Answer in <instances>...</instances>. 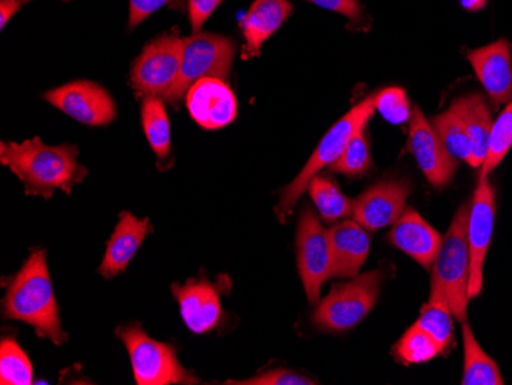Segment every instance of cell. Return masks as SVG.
Listing matches in <instances>:
<instances>
[{"mask_svg": "<svg viewBox=\"0 0 512 385\" xmlns=\"http://www.w3.org/2000/svg\"><path fill=\"white\" fill-rule=\"evenodd\" d=\"M0 162L19 177L28 195L43 198L53 197L57 189L71 194L88 174L77 160L76 146H48L39 137L22 143H2Z\"/></svg>", "mask_w": 512, "mask_h": 385, "instance_id": "6da1fadb", "label": "cell"}, {"mask_svg": "<svg viewBox=\"0 0 512 385\" xmlns=\"http://www.w3.org/2000/svg\"><path fill=\"white\" fill-rule=\"evenodd\" d=\"M4 315L10 320L30 324L37 336L51 339L56 346L68 341V335L60 326L59 306L42 249L31 252L27 263L8 280Z\"/></svg>", "mask_w": 512, "mask_h": 385, "instance_id": "7a4b0ae2", "label": "cell"}, {"mask_svg": "<svg viewBox=\"0 0 512 385\" xmlns=\"http://www.w3.org/2000/svg\"><path fill=\"white\" fill-rule=\"evenodd\" d=\"M470 205L460 206L434 258L430 301L442 303L460 323L468 320V284H470V249L468 220Z\"/></svg>", "mask_w": 512, "mask_h": 385, "instance_id": "3957f363", "label": "cell"}, {"mask_svg": "<svg viewBox=\"0 0 512 385\" xmlns=\"http://www.w3.org/2000/svg\"><path fill=\"white\" fill-rule=\"evenodd\" d=\"M375 109L376 94H373V96L367 97V99L358 103L355 108L350 109V111H348L341 120H338V122L333 125V128L324 135V139L321 140V143H319L318 148L313 152L312 157H310L304 169L299 172L298 177L281 192V197H279L278 205H276L275 208L279 220L286 223L293 206L296 205V201L301 198L304 191L309 188V183L312 181V178L316 177L319 171L324 169L325 166L333 165V163L344 154L348 143L352 142L353 137H355L361 129H365Z\"/></svg>", "mask_w": 512, "mask_h": 385, "instance_id": "277c9868", "label": "cell"}, {"mask_svg": "<svg viewBox=\"0 0 512 385\" xmlns=\"http://www.w3.org/2000/svg\"><path fill=\"white\" fill-rule=\"evenodd\" d=\"M117 336L128 349L138 385L197 384L198 379L181 366L175 350L149 338L138 324L119 327Z\"/></svg>", "mask_w": 512, "mask_h": 385, "instance_id": "5b68a950", "label": "cell"}, {"mask_svg": "<svg viewBox=\"0 0 512 385\" xmlns=\"http://www.w3.org/2000/svg\"><path fill=\"white\" fill-rule=\"evenodd\" d=\"M382 274L373 270L350 283L333 287L313 313V323L327 332H345L358 326L378 303Z\"/></svg>", "mask_w": 512, "mask_h": 385, "instance_id": "8992f818", "label": "cell"}, {"mask_svg": "<svg viewBox=\"0 0 512 385\" xmlns=\"http://www.w3.org/2000/svg\"><path fill=\"white\" fill-rule=\"evenodd\" d=\"M235 43L227 37L212 33H194L184 39L180 76L169 96V103H177L188 94L198 80L206 77L226 80L232 71Z\"/></svg>", "mask_w": 512, "mask_h": 385, "instance_id": "52a82bcc", "label": "cell"}, {"mask_svg": "<svg viewBox=\"0 0 512 385\" xmlns=\"http://www.w3.org/2000/svg\"><path fill=\"white\" fill-rule=\"evenodd\" d=\"M183 48L184 39L178 34H163L146 45L131 71V85L138 97L168 102L180 76Z\"/></svg>", "mask_w": 512, "mask_h": 385, "instance_id": "ba28073f", "label": "cell"}, {"mask_svg": "<svg viewBox=\"0 0 512 385\" xmlns=\"http://www.w3.org/2000/svg\"><path fill=\"white\" fill-rule=\"evenodd\" d=\"M298 269L310 304H316L325 280L332 278V247L329 231L322 228L315 212L304 209L296 234Z\"/></svg>", "mask_w": 512, "mask_h": 385, "instance_id": "9c48e42d", "label": "cell"}, {"mask_svg": "<svg viewBox=\"0 0 512 385\" xmlns=\"http://www.w3.org/2000/svg\"><path fill=\"white\" fill-rule=\"evenodd\" d=\"M494 189L488 178H479L476 194L471 201L468 220V249H470V284L468 298L479 297L483 286V263L491 244L496 217Z\"/></svg>", "mask_w": 512, "mask_h": 385, "instance_id": "30bf717a", "label": "cell"}, {"mask_svg": "<svg viewBox=\"0 0 512 385\" xmlns=\"http://www.w3.org/2000/svg\"><path fill=\"white\" fill-rule=\"evenodd\" d=\"M45 100L66 116L88 126L109 125L117 114L114 100L105 89L86 80L51 89L45 94Z\"/></svg>", "mask_w": 512, "mask_h": 385, "instance_id": "8fae6325", "label": "cell"}, {"mask_svg": "<svg viewBox=\"0 0 512 385\" xmlns=\"http://www.w3.org/2000/svg\"><path fill=\"white\" fill-rule=\"evenodd\" d=\"M408 149L434 188H445L453 180L457 169L456 158L447 151L436 129L427 122L417 106L411 111Z\"/></svg>", "mask_w": 512, "mask_h": 385, "instance_id": "7c38bea8", "label": "cell"}, {"mask_svg": "<svg viewBox=\"0 0 512 385\" xmlns=\"http://www.w3.org/2000/svg\"><path fill=\"white\" fill-rule=\"evenodd\" d=\"M477 79L486 89L491 105L500 111L512 100V59L511 43L506 39L477 48L468 53Z\"/></svg>", "mask_w": 512, "mask_h": 385, "instance_id": "4fadbf2b", "label": "cell"}, {"mask_svg": "<svg viewBox=\"0 0 512 385\" xmlns=\"http://www.w3.org/2000/svg\"><path fill=\"white\" fill-rule=\"evenodd\" d=\"M192 119L204 129H221L237 117V99L224 80L206 77L198 80L186 94Z\"/></svg>", "mask_w": 512, "mask_h": 385, "instance_id": "5bb4252c", "label": "cell"}, {"mask_svg": "<svg viewBox=\"0 0 512 385\" xmlns=\"http://www.w3.org/2000/svg\"><path fill=\"white\" fill-rule=\"evenodd\" d=\"M410 194L411 185L407 181H381L355 200L353 217L367 231H378L398 221Z\"/></svg>", "mask_w": 512, "mask_h": 385, "instance_id": "9a60e30c", "label": "cell"}, {"mask_svg": "<svg viewBox=\"0 0 512 385\" xmlns=\"http://www.w3.org/2000/svg\"><path fill=\"white\" fill-rule=\"evenodd\" d=\"M172 293L180 304L184 323L194 333H206L220 323V293L214 284L206 280H189L186 284H174Z\"/></svg>", "mask_w": 512, "mask_h": 385, "instance_id": "2e32d148", "label": "cell"}, {"mask_svg": "<svg viewBox=\"0 0 512 385\" xmlns=\"http://www.w3.org/2000/svg\"><path fill=\"white\" fill-rule=\"evenodd\" d=\"M388 240L422 267L430 269L439 252L442 235L414 209H407L394 223Z\"/></svg>", "mask_w": 512, "mask_h": 385, "instance_id": "e0dca14e", "label": "cell"}, {"mask_svg": "<svg viewBox=\"0 0 512 385\" xmlns=\"http://www.w3.org/2000/svg\"><path fill=\"white\" fill-rule=\"evenodd\" d=\"M332 277L356 278L370 251V235L358 221L335 224L329 231Z\"/></svg>", "mask_w": 512, "mask_h": 385, "instance_id": "ac0fdd59", "label": "cell"}, {"mask_svg": "<svg viewBox=\"0 0 512 385\" xmlns=\"http://www.w3.org/2000/svg\"><path fill=\"white\" fill-rule=\"evenodd\" d=\"M292 13L293 5L289 0H255L241 22L246 39L244 59L260 56L264 42L283 27Z\"/></svg>", "mask_w": 512, "mask_h": 385, "instance_id": "d6986e66", "label": "cell"}, {"mask_svg": "<svg viewBox=\"0 0 512 385\" xmlns=\"http://www.w3.org/2000/svg\"><path fill=\"white\" fill-rule=\"evenodd\" d=\"M149 232L151 224L148 218L140 220L129 212H122L119 224L106 246V254L99 269L100 274L105 278H114L125 272Z\"/></svg>", "mask_w": 512, "mask_h": 385, "instance_id": "ffe728a7", "label": "cell"}, {"mask_svg": "<svg viewBox=\"0 0 512 385\" xmlns=\"http://www.w3.org/2000/svg\"><path fill=\"white\" fill-rule=\"evenodd\" d=\"M451 109L465 123V128H467L468 135H470L473 151H471L468 165L473 166V168H482L494 123L490 108L486 105L485 97L479 93L468 94V96L457 99L451 105Z\"/></svg>", "mask_w": 512, "mask_h": 385, "instance_id": "44dd1931", "label": "cell"}, {"mask_svg": "<svg viewBox=\"0 0 512 385\" xmlns=\"http://www.w3.org/2000/svg\"><path fill=\"white\" fill-rule=\"evenodd\" d=\"M463 347H465V364H463V385H502L496 362L483 352L477 343L470 324L462 323Z\"/></svg>", "mask_w": 512, "mask_h": 385, "instance_id": "7402d4cb", "label": "cell"}, {"mask_svg": "<svg viewBox=\"0 0 512 385\" xmlns=\"http://www.w3.org/2000/svg\"><path fill=\"white\" fill-rule=\"evenodd\" d=\"M309 192L322 218L329 223L353 215L355 211V200L345 197L330 178L316 175L309 183Z\"/></svg>", "mask_w": 512, "mask_h": 385, "instance_id": "603a6c76", "label": "cell"}, {"mask_svg": "<svg viewBox=\"0 0 512 385\" xmlns=\"http://www.w3.org/2000/svg\"><path fill=\"white\" fill-rule=\"evenodd\" d=\"M142 122L149 145L157 157H168L171 151V125L163 100L148 97L143 100Z\"/></svg>", "mask_w": 512, "mask_h": 385, "instance_id": "cb8c5ba5", "label": "cell"}, {"mask_svg": "<svg viewBox=\"0 0 512 385\" xmlns=\"http://www.w3.org/2000/svg\"><path fill=\"white\" fill-rule=\"evenodd\" d=\"M433 128L436 129L437 135H439L447 151L456 160L470 162L471 151H473L470 135H468L467 128H465V123L462 122V119L457 116L453 109L434 117Z\"/></svg>", "mask_w": 512, "mask_h": 385, "instance_id": "d4e9b609", "label": "cell"}, {"mask_svg": "<svg viewBox=\"0 0 512 385\" xmlns=\"http://www.w3.org/2000/svg\"><path fill=\"white\" fill-rule=\"evenodd\" d=\"M0 382L4 385L33 384V366L13 336L2 339L0 346Z\"/></svg>", "mask_w": 512, "mask_h": 385, "instance_id": "484cf974", "label": "cell"}, {"mask_svg": "<svg viewBox=\"0 0 512 385\" xmlns=\"http://www.w3.org/2000/svg\"><path fill=\"white\" fill-rule=\"evenodd\" d=\"M512 146V100L506 108L500 112L491 129L488 151L485 162L480 171V178H488V175L503 162Z\"/></svg>", "mask_w": 512, "mask_h": 385, "instance_id": "4316f807", "label": "cell"}, {"mask_svg": "<svg viewBox=\"0 0 512 385\" xmlns=\"http://www.w3.org/2000/svg\"><path fill=\"white\" fill-rule=\"evenodd\" d=\"M439 353H442V350L436 339L417 324L411 326L394 347V355L404 364H421V362L431 361Z\"/></svg>", "mask_w": 512, "mask_h": 385, "instance_id": "83f0119b", "label": "cell"}, {"mask_svg": "<svg viewBox=\"0 0 512 385\" xmlns=\"http://www.w3.org/2000/svg\"><path fill=\"white\" fill-rule=\"evenodd\" d=\"M453 313L445 304L428 301L417 320V326L430 333L442 353L448 352L454 343Z\"/></svg>", "mask_w": 512, "mask_h": 385, "instance_id": "f1b7e54d", "label": "cell"}, {"mask_svg": "<svg viewBox=\"0 0 512 385\" xmlns=\"http://www.w3.org/2000/svg\"><path fill=\"white\" fill-rule=\"evenodd\" d=\"M365 129H361L358 134L353 137L352 142L348 143L344 154L330 165L332 171L341 172L347 177H359L370 169L371 157L370 148H368L367 137H365Z\"/></svg>", "mask_w": 512, "mask_h": 385, "instance_id": "f546056e", "label": "cell"}, {"mask_svg": "<svg viewBox=\"0 0 512 385\" xmlns=\"http://www.w3.org/2000/svg\"><path fill=\"white\" fill-rule=\"evenodd\" d=\"M376 109L393 125H402L411 117L410 102L401 88H385L376 94Z\"/></svg>", "mask_w": 512, "mask_h": 385, "instance_id": "4dcf8cb0", "label": "cell"}, {"mask_svg": "<svg viewBox=\"0 0 512 385\" xmlns=\"http://www.w3.org/2000/svg\"><path fill=\"white\" fill-rule=\"evenodd\" d=\"M227 384H240V385H313L312 379L306 376L299 375V373L290 372V370L279 369L272 370V372L263 373V375L256 376L252 379H244V381H229Z\"/></svg>", "mask_w": 512, "mask_h": 385, "instance_id": "1f68e13d", "label": "cell"}, {"mask_svg": "<svg viewBox=\"0 0 512 385\" xmlns=\"http://www.w3.org/2000/svg\"><path fill=\"white\" fill-rule=\"evenodd\" d=\"M169 2L171 0H129V28L138 27L143 20Z\"/></svg>", "mask_w": 512, "mask_h": 385, "instance_id": "d6a6232c", "label": "cell"}, {"mask_svg": "<svg viewBox=\"0 0 512 385\" xmlns=\"http://www.w3.org/2000/svg\"><path fill=\"white\" fill-rule=\"evenodd\" d=\"M223 0H189V20L192 30L198 33L206 24V20L220 7Z\"/></svg>", "mask_w": 512, "mask_h": 385, "instance_id": "836d02e7", "label": "cell"}, {"mask_svg": "<svg viewBox=\"0 0 512 385\" xmlns=\"http://www.w3.org/2000/svg\"><path fill=\"white\" fill-rule=\"evenodd\" d=\"M312 4L342 14L350 20H359L362 17V7L359 0H309Z\"/></svg>", "mask_w": 512, "mask_h": 385, "instance_id": "e575fe53", "label": "cell"}, {"mask_svg": "<svg viewBox=\"0 0 512 385\" xmlns=\"http://www.w3.org/2000/svg\"><path fill=\"white\" fill-rule=\"evenodd\" d=\"M28 0H2L0 2V27L4 30L10 22L11 17L22 8L23 4H27Z\"/></svg>", "mask_w": 512, "mask_h": 385, "instance_id": "d590c367", "label": "cell"}, {"mask_svg": "<svg viewBox=\"0 0 512 385\" xmlns=\"http://www.w3.org/2000/svg\"><path fill=\"white\" fill-rule=\"evenodd\" d=\"M460 5H462V8H465L467 11H471V13H474V11L482 10V8H485L486 2L488 0H459Z\"/></svg>", "mask_w": 512, "mask_h": 385, "instance_id": "8d00e7d4", "label": "cell"}]
</instances>
